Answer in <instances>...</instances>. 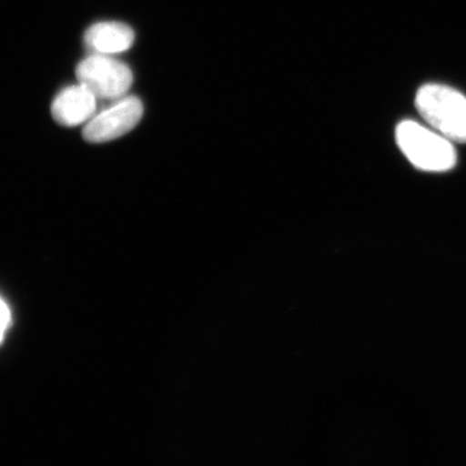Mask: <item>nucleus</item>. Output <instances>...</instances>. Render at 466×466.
<instances>
[{
	"instance_id": "20e7f679",
	"label": "nucleus",
	"mask_w": 466,
	"mask_h": 466,
	"mask_svg": "<svg viewBox=\"0 0 466 466\" xmlns=\"http://www.w3.org/2000/svg\"><path fill=\"white\" fill-rule=\"evenodd\" d=\"M142 101L135 96L115 100L96 113L85 126L84 137L90 143H106L130 133L143 116Z\"/></svg>"
},
{
	"instance_id": "39448f33",
	"label": "nucleus",
	"mask_w": 466,
	"mask_h": 466,
	"mask_svg": "<svg viewBox=\"0 0 466 466\" xmlns=\"http://www.w3.org/2000/svg\"><path fill=\"white\" fill-rule=\"evenodd\" d=\"M97 97L84 85L69 86L52 101L51 112L58 125H86L96 115Z\"/></svg>"
},
{
	"instance_id": "0eeeda50",
	"label": "nucleus",
	"mask_w": 466,
	"mask_h": 466,
	"mask_svg": "<svg viewBox=\"0 0 466 466\" xmlns=\"http://www.w3.org/2000/svg\"><path fill=\"white\" fill-rule=\"evenodd\" d=\"M9 324H11V311H9L7 303L0 299V342L5 339Z\"/></svg>"
},
{
	"instance_id": "f257e3e1",
	"label": "nucleus",
	"mask_w": 466,
	"mask_h": 466,
	"mask_svg": "<svg viewBox=\"0 0 466 466\" xmlns=\"http://www.w3.org/2000/svg\"><path fill=\"white\" fill-rule=\"evenodd\" d=\"M397 142L413 167L429 173L449 171L458 159L450 139L415 121L398 125Z\"/></svg>"
},
{
	"instance_id": "7ed1b4c3",
	"label": "nucleus",
	"mask_w": 466,
	"mask_h": 466,
	"mask_svg": "<svg viewBox=\"0 0 466 466\" xmlns=\"http://www.w3.org/2000/svg\"><path fill=\"white\" fill-rule=\"evenodd\" d=\"M78 84L84 85L97 100H118L126 96L134 76L130 67L108 55L92 54L76 66Z\"/></svg>"
},
{
	"instance_id": "f03ea898",
	"label": "nucleus",
	"mask_w": 466,
	"mask_h": 466,
	"mask_svg": "<svg viewBox=\"0 0 466 466\" xmlns=\"http://www.w3.org/2000/svg\"><path fill=\"white\" fill-rule=\"evenodd\" d=\"M420 115L452 143H466V96L441 85H425L416 95Z\"/></svg>"
},
{
	"instance_id": "423d86ee",
	"label": "nucleus",
	"mask_w": 466,
	"mask_h": 466,
	"mask_svg": "<svg viewBox=\"0 0 466 466\" xmlns=\"http://www.w3.org/2000/svg\"><path fill=\"white\" fill-rule=\"evenodd\" d=\"M135 41L134 30L122 23H97L88 27L85 45L92 54L113 55L130 50Z\"/></svg>"
}]
</instances>
